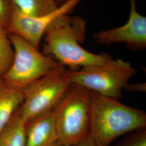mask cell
<instances>
[{
    "mask_svg": "<svg viewBox=\"0 0 146 146\" xmlns=\"http://www.w3.org/2000/svg\"><path fill=\"white\" fill-rule=\"evenodd\" d=\"M86 22L78 16L64 15L57 18L44 36L42 53L54 58L60 65L70 70L98 66L113 58L106 53L95 54L81 46L86 38Z\"/></svg>",
    "mask_w": 146,
    "mask_h": 146,
    "instance_id": "6da1fadb",
    "label": "cell"
},
{
    "mask_svg": "<svg viewBox=\"0 0 146 146\" xmlns=\"http://www.w3.org/2000/svg\"><path fill=\"white\" fill-rule=\"evenodd\" d=\"M145 128L143 110L92 92L89 136L96 146H109L120 136Z\"/></svg>",
    "mask_w": 146,
    "mask_h": 146,
    "instance_id": "7a4b0ae2",
    "label": "cell"
},
{
    "mask_svg": "<svg viewBox=\"0 0 146 146\" xmlns=\"http://www.w3.org/2000/svg\"><path fill=\"white\" fill-rule=\"evenodd\" d=\"M92 92L72 84L53 110L58 141L76 146L89 135Z\"/></svg>",
    "mask_w": 146,
    "mask_h": 146,
    "instance_id": "3957f363",
    "label": "cell"
},
{
    "mask_svg": "<svg viewBox=\"0 0 146 146\" xmlns=\"http://www.w3.org/2000/svg\"><path fill=\"white\" fill-rule=\"evenodd\" d=\"M62 66L22 89L23 100L18 110L26 124L52 111L72 84Z\"/></svg>",
    "mask_w": 146,
    "mask_h": 146,
    "instance_id": "277c9868",
    "label": "cell"
},
{
    "mask_svg": "<svg viewBox=\"0 0 146 146\" xmlns=\"http://www.w3.org/2000/svg\"><path fill=\"white\" fill-rule=\"evenodd\" d=\"M137 72L131 63L111 59L101 65L68 70L72 84L84 87L100 95L119 99L131 78Z\"/></svg>",
    "mask_w": 146,
    "mask_h": 146,
    "instance_id": "5b68a950",
    "label": "cell"
},
{
    "mask_svg": "<svg viewBox=\"0 0 146 146\" xmlns=\"http://www.w3.org/2000/svg\"><path fill=\"white\" fill-rule=\"evenodd\" d=\"M9 37L14 56L10 68L2 76L7 87L22 89L61 66L21 37L13 34Z\"/></svg>",
    "mask_w": 146,
    "mask_h": 146,
    "instance_id": "8992f818",
    "label": "cell"
},
{
    "mask_svg": "<svg viewBox=\"0 0 146 146\" xmlns=\"http://www.w3.org/2000/svg\"><path fill=\"white\" fill-rule=\"evenodd\" d=\"M81 0H69L59 6L50 14L41 17L25 15L13 5V11L7 31L9 34L21 37L33 46L39 49L41 42L46 31L57 18L69 15Z\"/></svg>",
    "mask_w": 146,
    "mask_h": 146,
    "instance_id": "52a82bcc",
    "label": "cell"
},
{
    "mask_svg": "<svg viewBox=\"0 0 146 146\" xmlns=\"http://www.w3.org/2000/svg\"><path fill=\"white\" fill-rule=\"evenodd\" d=\"M130 13L128 20L121 26L98 32L93 37L96 42L103 45L123 43L135 50L146 48V17L137 10L136 0H129Z\"/></svg>",
    "mask_w": 146,
    "mask_h": 146,
    "instance_id": "ba28073f",
    "label": "cell"
},
{
    "mask_svg": "<svg viewBox=\"0 0 146 146\" xmlns=\"http://www.w3.org/2000/svg\"><path fill=\"white\" fill-rule=\"evenodd\" d=\"M25 146H52L58 141L53 111L25 124Z\"/></svg>",
    "mask_w": 146,
    "mask_h": 146,
    "instance_id": "9c48e42d",
    "label": "cell"
},
{
    "mask_svg": "<svg viewBox=\"0 0 146 146\" xmlns=\"http://www.w3.org/2000/svg\"><path fill=\"white\" fill-rule=\"evenodd\" d=\"M23 100L22 89L7 86L0 91V132L8 124Z\"/></svg>",
    "mask_w": 146,
    "mask_h": 146,
    "instance_id": "30bf717a",
    "label": "cell"
},
{
    "mask_svg": "<svg viewBox=\"0 0 146 146\" xmlns=\"http://www.w3.org/2000/svg\"><path fill=\"white\" fill-rule=\"evenodd\" d=\"M25 123L18 110L0 132V146H25Z\"/></svg>",
    "mask_w": 146,
    "mask_h": 146,
    "instance_id": "8fae6325",
    "label": "cell"
},
{
    "mask_svg": "<svg viewBox=\"0 0 146 146\" xmlns=\"http://www.w3.org/2000/svg\"><path fill=\"white\" fill-rule=\"evenodd\" d=\"M11 2L22 14L32 17L50 14L59 7L56 0H11Z\"/></svg>",
    "mask_w": 146,
    "mask_h": 146,
    "instance_id": "7c38bea8",
    "label": "cell"
},
{
    "mask_svg": "<svg viewBox=\"0 0 146 146\" xmlns=\"http://www.w3.org/2000/svg\"><path fill=\"white\" fill-rule=\"evenodd\" d=\"M14 50L7 29L0 27V75L2 77L10 68Z\"/></svg>",
    "mask_w": 146,
    "mask_h": 146,
    "instance_id": "4fadbf2b",
    "label": "cell"
},
{
    "mask_svg": "<svg viewBox=\"0 0 146 146\" xmlns=\"http://www.w3.org/2000/svg\"><path fill=\"white\" fill-rule=\"evenodd\" d=\"M114 146H146V128L125 134Z\"/></svg>",
    "mask_w": 146,
    "mask_h": 146,
    "instance_id": "5bb4252c",
    "label": "cell"
},
{
    "mask_svg": "<svg viewBox=\"0 0 146 146\" xmlns=\"http://www.w3.org/2000/svg\"><path fill=\"white\" fill-rule=\"evenodd\" d=\"M13 11L11 0H0V27L7 29Z\"/></svg>",
    "mask_w": 146,
    "mask_h": 146,
    "instance_id": "9a60e30c",
    "label": "cell"
},
{
    "mask_svg": "<svg viewBox=\"0 0 146 146\" xmlns=\"http://www.w3.org/2000/svg\"><path fill=\"white\" fill-rule=\"evenodd\" d=\"M125 90L130 93L146 92V84L145 82H139L131 84L128 83L125 86Z\"/></svg>",
    "mask_w": 146,
    "mask_h": 146,
    "instance_id": "2e32d148",
    "label": "cell"
},
{
    "mask_svg": "<svg viewBox=\"0 0 146 146\" xmlns=\"http://www.w3.org/2000/svg\"><path fill=\"white\" fill-rule=\"evenodd\" d=\"M76 146H96L89 136L80 141Z\"/></svg>",
    "mask_w": 146,
    "mask_h": 146,
    "instance_id": "e0dca14e",
    "label": "cell"
},
{
    "mask_svg": "<svg viewBox=\"0 0 146 146\" xmlns=\"http://www.w3.org/2000/svg\"><path fill=\"white\" fill-rule=\"evenodd\" d=\"M5 87H7V86L5 85L2 77L0 75V91L2 90L3 89L5 88Z\"/></svg>",
    "mask_w": 146,
    "mask_h": 146,
    "instance_id": "ac0fdd59",
    "label": "cell"
},
{
    "mask_svg": "<svg viewBox=\"0 0 146 146\" xmlns=\"http://www.w3.org/2000/svg\"><path fill=\"white\" fill-rule=\"evenodd\" d=\"M69 0H56L58 5H59V6L64 4L65 3H66Z\"/></svg>",
    "mask_w": 146,
    "mask_h": 146,
    "instance_id": "d6986e66",
    "label": "cell"
},
{
    "mask_svg": "<svg viewBox=\"0 0 146 146\" xmlns=\"http://www.w3.org/2000/svg\"><path fill=\"white\" fill-rule=\"evenodd\" d=\"M52 146H67L64 145H63L62 143H61L60 142L57 141L56 142H55Z\"/></svg>",
    "mask_w": 146,
    "mask_h": 146,
    "instance_id": "ffe728a7",
    "label": "cell"
}]
</instances>
